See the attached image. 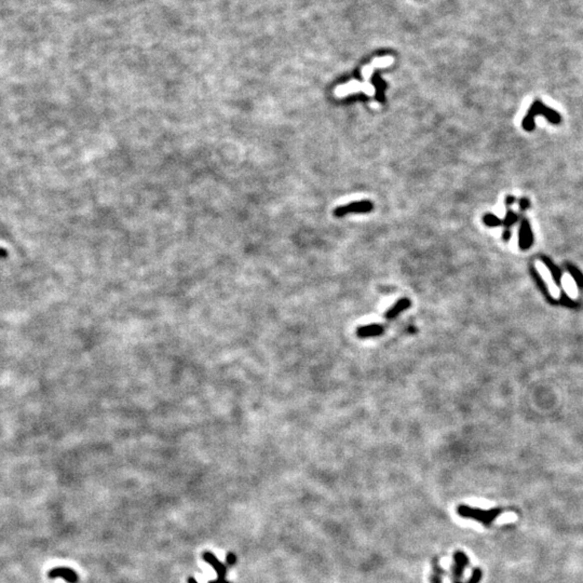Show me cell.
<instances>
[{
	"instance_id": "18",
	"label": "cell",
	"mask_w": 583,
	"mask_h": 583,
	"mask_svg": "<svg viewBox=\"0 0 583 583\" xmlns=\"http://www.w3.org/2000/svg\"><path fill=\"white\" fill-rule=\"evenodd\" d=\"M6 254H8L6 253V251L4 249H2V247H0V258L6 257Z\"/></svg>"
},
{
	"instance_id": "20",
	"label": "cell",
	"mask_w": 583,
	"mask_h": 583,
	"mask_svg": "<svg viewBox=\"0 0 583 583\" xmlns=\"http://www.w3.org/2000/svg\"><path fill=\"white\" fill-rule=\"evenodd\" d=\"M188 583H199V582L196 579H194V578L190 577V578H188Z\"/></svg>"
},
{
	"instance_id": "11",
	"label": "cell",
	"mask_w": 583,
	"mask_h": 583,
	"mask_svg": "<svg viewBox=\"0 0 583 583\" xmlns=\"http://www.w3.org/2000/svg\"><path fill=\"white\" fill-rule=\"evenodd\" d=\"M532 242H533V233L531 230V227H529L527 220L524 219L523 220V224L521 227V232H520V245H521V247H527Z\"/></svg>"
},
{
	"instance_id": "15",
	"label": "cell",
	"mask_w": 583,
	"mask_h": 583,
	"mask_svg": "<svg viewBox=\"0 0 583 583\" xmlns=\"http://www.w3.org/2000/svg\"><path fill=\"white\" fill-rule=\"evenodd\" d=\"M236 562H237V558H236V556H234V554H232V553H228L227 554V563H228V565H234V564H236Z\"/></svg>"
},
{
	"instance_id": "6",
	"label": "cell",
	"mask_w": 583,
	"mask_h": 583,
	"mask_svg": "<svg viewBox=\"0 0 583 583\" xmlns=\"http://www.w3.org/2000/svg\"><path fill=\"white\" fill-rule=\"evenodd\" d=\"M468 565V558L461 552H456L454 555V564L452 567V576H453V583L458 582L459 579L464 575V571L466 566Z\"/></svg>"
},
{
	"instance_id": "17",
	"label": "cell",
	"mask_w": 583,
	"mask_h": 583,
	"mask_svg": "<svg viewBox=\"0 0 583 583\" xmlns=\"http://www.w3.org/2000/svg\"><path fill=\"white\" fill-rule=\"evenodd\" d=\"M514 201H515V198H514V197L509 196V197H507V199H506V203H507L508 205H510V204H512V202H514Z\"/></svg>"
},
{
	"instance_id": "8",
	"label": "cell",
	"mask_w": 583,
	"mask_h": 583,
	"mask_svg": "<svg viewBox=\"0 0 583 583\" xmlns=\"http://www.w3.org/2000/svg\"><path fill=\"white\" fill-rule=\"evenodd\" d=\"M48 577L50 579L62 578V579H64L65 581H67L68 583H77L78 582V575H77V573L73 572L72 569L67 568V567L53 568L52 571L49 572Z\"/></svg>"
},
{
	"instance_id": "2",
	"label": "cell",
	"mask_w": 583,
	"mask_h": 583,
	"mask_svg": "<svg viewBox=\"0 0 583 583\" xmlns=\"http://www.w3.org/2000/svg\"><path fill=\"white\" fill-rule=\"evenodd\" d=\"M458 514L462 518H467V519H473V520H477L481 523H483L484 525L488 526L491 524V522L496 518V515L494 511H483V510H479V509H474V508H470L466 505H460L457 509Z\"/></svg>"
},
{
	"instance_id": "13",
	"label": "cell",
	"mask_w": 583,
	"mask_h": 583,
	"mask_svg": "<svg viewBox=\"0 0 583 583\" xmlns=\"http://www.w3.org/2000/svg\"><path fill=\"white\" fill-rule=\"evenodd\" d=\"M374 85H375V89H376V99L380 103H384L385 102V84L383 83V81L379 78L376 77V80H373Z\"/></svg>"
},
{
	"instance_id": "1",
	"label": "cell",
	"mask_w": 583,
	"mask_h": 583,
	"mask_svg": "<svg viewBox=\"0 0 583 583\" xmlns=\"http://www.w3.org/2000/svg\"><path fill=\"white\" fill-rule=\"evenodd\" d=\"M540 113H544V115L553 123H559L561 121V118L558 112L547 108V107L542 105L540 102H536L531 107V110H529L526 119L524 120V122H523V126H524L525 130L532 131L534 129V116L540 115Z\"/></svg>"
},
{
	"instance_id": "19",
	"label": "cell",
	"mask_w": 583,
	"mask_h": 583,
	"mask_svg": "<svg viewBox=\"0 0 583 583\" xmlns=\"http://www.w3.org/2000/svg\"><path fill=\"white\" fill-rule=\"evenodd\" d=\"M209 583H230V582H228V581H226V580H223V581H218V580H215V581H210Z\"/></svg>"
},
{
	"instance_id": "5",
	"label": "cell",
	"mask_w": 583,
	"mask_h": 583,
	"mask_svg": "<svg viewBox=\"0 0 583 583\" xmlns=\"http://www.w3.org/2000/svg\"><path fill=\"white\" fill-rule=\"evenodd\" d=\"M385 332V326L379 323H371L367 325L360 326L357 330V336L362 339L378 337Z\"/></svg>"
},
{
	"instance_id": "4",
	"label": "cell",
	"mask_w": 583,
	"mask_h": 583,
	"mask_svg": "<svg viewBox=\"0 0 583 583\" xmlns=\"http://www.w3.org/2000/svg\"><path fill=\"white\" fill-rule=\"evenodd\" d=\"M536 269H537L538 273L540 274V277L544 279L545 283L548 287V291H549V293H550L552 298L560 299L561 298V290L559 289V286L556 285L552 273L550 270L548 269V267L544 263H542V261H537V263H536Z\"/></svg>"
},
{
	"instance_id": "3",
	"label": "cell",
	"mask_w": 583,
	"mask_h": 583,
	"mask_svg": "<svg viewBox=\"0 0 583 583\" xmlns=\"http://www.w3.org/2000/svg\"><path fill=\"white\" fill-rule=\"evenodd\" d=\"M373 203L371 201H356L350 204L339 206L334 211V215L336 217H343L350 213H368L373 210Z\"/></svg>"
},
{
	"instance_id": "10",
	"label": "cell",
	"mask_w": 583,
	"mask_h": 583,
	"mask_svg": "<svg viewBox=\"0 0 583 583\" xmlns=\"http://www.w3.org/2000/svg\"><path fill=\"white\" fill-rule=\"evenodd\" d=\"M561 281H562L563 289H564L565 293L568 295V297L573 300L577 299L578 295H579L578 286H577V283H576L575 279L571 276V274L569 273L563 274Z\"/></svg>"
},
{
	"instance_id": "7",
	"label": "cell",
	"mask_w": 583,
	"mask_h": 583,
	"mask_svg": "<svg viewBox=\"0 0 583 583\" xmlns=\"http://www.w3.org/2000/svg\"><path fill=\"white\" fill-rule=\"evenodd\" d=\"M202 558L203 560L207 563V564H210L214 569H215V572L217 574V579L218 581H223L226 580V574H227V567L223 563H220V561L216 558L215 555L211 552H204L202 554Z\"/></svg>"
},
{
	"instance_id": "14",
	"label": "cell",
	"mask_w": 583,
	"mask_h": 583,
	"mask_svg": "<svg viewBox=\"0 0 583 583\" xmlns=\"http://www.w3.org/2000/svg\"><path fill=\"white\" fill-rule=\"evenodd\" d=\"M484 223L487 226L495 227V226L501 225L502 222H501V220L498 217H496L495 215H493V214H486V215L484 216Z\"/></svg>"
},
{
	"instance_id": "12",
	"label": "cell",
	"mask_w": 583,
	"mask_h": 583,
	"mask_svg": "<svg viewBox=\"0 0 583 583\" xmlns=\"http://www.w3.org/2000/svg\"><path fill=\"white\" fill-rule=\"evenodd\" d=\"M445 575V571L439 564V559H434L433 561V573L431 576V583H442V576Z\"/></svg>"
},
{
	"instance_id": "9",
	"label": "cell",
	"mask_w": 583,
	"mask_h": 583,
	"mask_svg": "<svg viewBox=\"0 0 583 583\" xmlns=\"http://www.w3.org/2000/svg\"><path fill=\"white\" fill-rule=\"evenodd\" d=\"M411 300L408 299L407 297H403V298H400L397 303L394 305H392L389 309L386 311L385 313V318L387 320H394L395 318H398L402 312H404L405 310H407L408 308L411 307Z\"/></svg>"
},
{
	"instance_id": "16",
	"label": "cell",
	"mask_w": 583,
	"mask_h": 583,
	"mask_svg": "<svg viewBox=\"0 0 583 583\" xmlns=\"http://www.w3.org/2000/svg\"><path fill=\"white\" fill-rule=\"evenodd\" d=\"M529 206V201L527 199H522L521 200V209L522 210H525L526 207Z\"/></svg>"
}]
</instances>
